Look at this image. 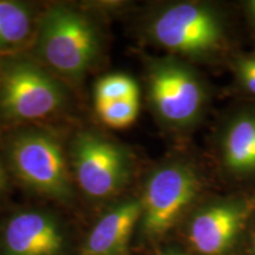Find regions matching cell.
Wrapping results in <instances>:
<instances>
[{
  "label": "cell",
  "instance_id": "1",
  "mask_svg": "<svg viewBox=\"0 0 255 255\" xmlns=\"http://www.w3.org/2000/svg\"><path fill=\"white\" fill-rule=\"evenodd\" d=\"M150 34L161 47L190 59H218L231 47L226 14L202 2H176L164 7L152 19Z\"/></svg>",
  "mask_w": 255,
  "mask_h": 255
},
{
  "label": "cell",
  "instance_id": "2",
  "mask_svg": "<svg viewBox=\"0 0 255 255\" xmlns=\"http://www.w3.org/2000/svg\"><path fill=\"white\" fill-rule=\"evenodd\" d=\"M148 92L158 119L175 129L194 126L208 103V90L203 79L193 68L176 58L151 63Z\"/></svg>",
  "mask_w": 255,
  "mask_h": 255
},
{
  "label": "cell",
  "instance_id": "3",
  "mask_svg": "<svg viewBox=\"0 0 255 255\" xmlns=\"http://www.w3.org/2000/svg\"><path fill=\"white\" fill-rule=\"evenodd\" d=\"M39 52L60 75L79 78L97 56L98 39L90 21L66 7H52L39 25Z\"/></svg>",
  "mask_w": 255,
  "mask_h": 255
},
{
  "label": "cell",
  "instance_id": "4",
  "mask_svg": "<svg viewBox=\"0 0 255 255\" xmlns=\"http://www.w3.org/2000/svg\"><path fill=\"white\" fill-rule=\"evenodd\" d=\"M202 186L201 174L186 162H168L152 171L141 200L142 229L146 237L167 234L199 196Z\"/></svg>",
  "mask_w": 255,
  "mask_h": 255
},
{
  "label": "cell",
  "instance_id": "5",
  "mask_svg": "<svg viewBox=\"0 0 255 255\" xmlns=\"http://www.w3.org/2000/svg\"><path fill=\"white\" fill-rule=\"evenodd\" d=\"M255 216V188L210 201L190 219L188 241L200 255H229Z\"/></svg>",
  "mask_w": 255,
  "mask_h": 255
},
{
  "label": "cell",
  "instance_id": "6",
  "mask_svg": "<svg viewBox=\"0 0 255 255\" xmlns=\"http://www.w3.org/2000/svg\"><path fill=\"white\" fill-rule=\"evenodd\" d=\"M9 158L21 181L44 195L69 200L71 182L62 149L43 132H25L13 139Z\"/></svg>",
  "mask_w": 255,
  "mask_h": 255
},
{
  "label": "cell",
  "instance_id": "7",
  "mask_svg": "<svg viewBox=\"0 0 255 255\" xmlns=\"http://www.w3.org/2000/svg\"><path fill=\"white\" fill-rule=\"evenodd\" d=\"M62 89L50 75L26 60L4 69L0 78V108L7 117L20 121L44 119L58 109Z\"/></svg>",
  "mask_w": 255,
  "mask_h": 255
},
{
  "label": "cell",
  "instance_id": "8",
  "mask_svg": "<svg viewBox=\"0 0 255 255\" xmlns=\"http://www.w3.org/2000/svg\"><path fill=\"white\" fill-rule=\"evenodd\" d=\"M73 156L76 178L89 196H111L126 182L128 159L119 145L100 137L82 135L75 143Z\"/></svg>",
  "mask_w": 255,
  "mask_h": 255
},
{
  "label": "cell",
  "instance_id": "9",
  "mask_svg": "<svg viewBox=\"0 0 255 255\" xmlns=\"http://www.w3.org/2000/svg\"><path fill=\"white\" fill-rule=\"evenodd\" d=\"M216 155L229 180L255 186V103L227 114L216 136Z\"/></svg>",
  "mask_w": 255,
  "mask_h": 255
},
{
  "label": "cell",
  "instance_id": "10",
  "mask_svg": "<svg viewBox=\"0 0 255 255\" xmlns=\"http://www.w3.org/2000/svg\"><path fill=\"white\" fill-rule=\"evenodd\" d=\"M63 242L58 223L39 212L13 216L4 233L6 255H57Z\"/></svg>",
  "mask_w": 255,
  "mask_h": 255
},
{
  "label": "cell",
  "instance_id": "11",
  "mask_svg": "<svg viewBox=\"0 0 255 255\" xmlns=\"http://www.w3.org/2000/svg\"><path fill=\"white\" fill-rule=\"evenodd\" d=\"M141 216V200H128L116 206L97 222L89 234L83 254L123 255Z\"/></svg>",
  "mask_w": 255,
  "mask_h": 255
},
{
  "label": "cell",
  "instance_id": "12",
  "mask_svg": "<svg viewBox=\"0 0 255 255\" xmlns=\"http://www.w3.org/2000/svg\"><path fill=\"white\" fill-rule=\"evenodd\" d=\"M30 31L31 17L25 6L13 1H0V47L23 43Z\"/></svg>",
  "mask_w": 255,
  "mask_h": 255
},
{
  "label": "cell",
  "instance_id": "13",
  "mask_svg": "<svg viewBox=\"0 0 255 255\" xmlns=\"http://www.w3.org/2000/svg\"><path fill=\"white\" fill-rule=\"evenodd\" d=\"M139 98V90L136 82L126 75H110L100 79L95 89V102L103 105L113 102Z\"/></svg>",
  "mask_w": 255,
  "mask_h": 255
},
{
  "label": "cell",
  "instance_id": "14",
  "mask_svg": "<svg viewBox=\"0 0 255 255\" xmlns=\"http://www.w3.org/2000/svg\"><path fill=\"white\" fill-rule=\"evenodd\" d=\"M101 120L111 128L122 129L135 122L139 111V98L113 102L96 107Z\"/></svg>",
  "mask_w": 255,
  "mask_h": 255
},
{
  "label": "cell",
  "instance_id": "15",
  "mask_svg": "<svg viewBox=\"0 0 255 255\" xmlns=\"http://www.w3.org/2000/svg\"><path fill=\"white\" fill-rule=\"evenodd\" d=\"M231 66L235 87L242 95L255 101V52L233 55Z\"/></svg>",
  "mask_w": 255,
  "mask_h": 255
},
{
  "label": "cell",
  "instance_id": "16",
  "mask_svg": "<svg viewBox=\"0 0 255 255\" xmlns=\"http://www.w3.org/2000/svg\"><path fill=\"white\" fill-rule=\"evenodd\" d=\"M245 11H246V15L250 20L252 26L254 27L255 30V0H250V1H246L244 4Z\"/></svg>",
  "mask_w": 255,
  "mask_h": 255
},
{
  "label": "cell",
  "instance_id": "17",
  "mask_svg": "<svg viewBox=\"0 0 255 255\" xmlns=\"http://www.w3.org/2000/svg\"><path fill=\"white\" fill-rule=\"evenodd\" d=\"M253 231H252L251 235V255H255V216L253 218Z\"/></svg>",
  "mask_w": 255,
  "mask_h": 255
},
{
  "label": "cell",
  "instance_id": "18",
  "mask_svg": "<svg viewBox=\"0 0 255 255\" xmlns=\"http://www.w3.org/2000/svg\"><path fill=\"white\" fill-rule=\"evenodd\" d=\"M163 255H182V254H177V253H167V254H163Z\"/></svg>",
  "mask_w": 255,
  "mask_h": 255
},
{
  "label": "cell",
  "instance_id": "19",
  "mask_svg": "<svg viewBox=\"0 0 255 255\" xmlns=\"http://www.w3.org/2000/svg\"><path fill=\"white\" fill-rule=\"evenodd\" d=\"M0 188H1V175H0Z\"/></svg>",
  "mask_w": 255,
  "mask_h": 255
}]
</instances>
